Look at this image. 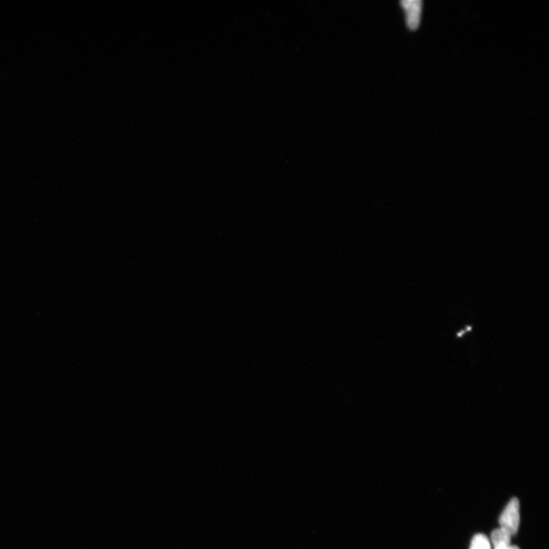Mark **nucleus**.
Here are the masks:
<instances>
[{
  "mask_svg": "<svg viewBox=\"0 0 549 549\" xmlns=\"http://www.w3.org/2000/svg\"><path fill=\"white\" fill-rule=\"evenodd\" d=\"M470 549H491L489 539L485 535H476L472 539Z\"/></svg>",
  "mask_w": 549,
  "mask_h": 549,
  "instance_id": "20e7f679",
  "label": "nucleus"
},
{
  "mask_svg": "<svg viewBox=\"0 0 549 549\" xmlns=\"http://www.w3.org/2000/svg\"><path fill=\"white\" fill-rule=\"evenodd\" d=\"M519 508V500L511 499L499 519L500 528L511 536L516 535L518 532L520 522Z\"/></svg>",
  "mask_w": 549,
  "mask_h": 549,
  "instance_id": "f257e3e1",
  "label": "nucleus"
},
{
  "mask_svg": "<svg viewBox=\"0 0 549 549\" xmlns=\"http://www.w3.org/2000/svg\"><path fill=\"white\" fill-rule=\"evenodd\" d=\"M511 536L505 529L499 528L491 534V542L495 549H509Z\"/></svg>",
  "mask_w": 549,
  "mask_h": 549,
  "instance_id": "7ed1b4c3",
  "label": "nucleus"
},
{
  "mask_svg": "<svg viewBox=\"0 0 549 549\" xmlns=\"http://www.w3.org/2000/svg\"><path fill=\"white\" fill-rule=\"evenodd\" d=\"M406 11V23L411 30H415L420 24L422 8L421 0H404L401 2Z\"/></svg>",
  "mask_w": 549,
  "mask_h": 549,
  "instance_id": "f03ea898",
  "label": "nucleus"
},
{
  "mask_svg": "<svg viewBox=\"0 0 549 549\" xmlns=\"http://www.w3.org/2000/svg\"><path fill=\"white\" fill-rule=\"evenodd\" d=\"M509 549H519V548H518L517 546H515V545H510Z\"/></svg>",
  "mask_w": 549,
  "mask_h": 549,
  "instance_id": "39448f33",
  "label": "nucleus"
}]
</instances>
